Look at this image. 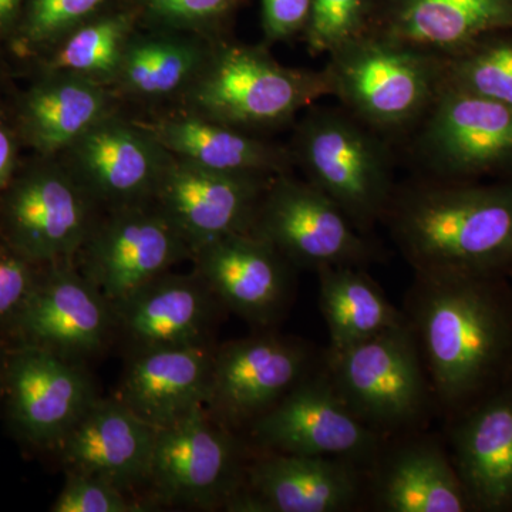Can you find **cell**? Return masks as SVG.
Here are the masks:
<instances>
[{
    "instance_id": "52a82bcc",
    "label": "cell",
    "mask_w": 512,
    "mask_h": 512,
    "mask_svg": "<svg viewBox=\"0 0 512 512\" xmlns=\"http://www.w3.org/2000/svg\"><path fill=\"white\" fill-rule=\"evenodd\" d=\"M245 448L234 430L195 407L170 426L157 429L144 484L151 497L171 507H224L247 474Z\"/></svg>"
},
{
    "instance_id": "603a6c76",
    "label": "cell",
    "mask_w": 512,
    "mask_h": 512,
    "mask_svg": "<svg viewBox=\"0 0 512 512\" xmlns=\"http://www.w3.org/2000/svg\"><path fill=\"white\" fill-rule=\"evenodd\" d=\"M222 305L194 275L158 276L113 305L116 329L140 350L204 345Z\"/></svg>"
},
{
    "instance_id": "5b68a950",
    "label": "cell",
    "mask_w": 512,
    "mask_h": 512,
    "mask_svg": "<svg viewBox=\"0 0 512 512\" xmlns=\"http://www.w3.org/2000/svg\"><path fill=\"white\" fill-rule=\"evenodd\" d=\"M330 382L350 412L384 440L420 431L436 406L409 322L342 352H325Z\"/></svg>"
},
{
    "instance_id": "ba28073f",
    "label": "cell",
    "mask_w": 512,
    "mask_h": 512,
    "mask_svg": "<svg viewBox=\"0 0 512 512\" xmlns=\"http://www.w3.org/2000/svg\"><path fill=\"white\" fill-rule=\"evenodd\" d=\"M249 232L272 245L295 269L365 268L380 256L328 195L289 173L272 178Z\"/></svg>"
},
{
    "instance_id": "4fadbf2b",
    "label": "cell",
    "mask_w": 512,
    "mask_h": 512,
    "mask_svg": "<svg viewBox=\"0 0 512 512\" xmlns=\"http://www.w3.org/2000/svg\"><path fill=\"white\" fill-rule=\"evenodd\" d=\"M369 468L335 457L262 451L225 505L235 512H346L367 493Z\"/></svg>"
},
{
    "instance_id": "30bf717a",
    "label": "cell",
    "mask_w": 512,
    "mask_h": 512,
    "mask_svg": "<svg viewBox=\"0 0 512 512\" xmlns=\"http://www.w3.org/2000/svg\"><path fill=\"white\" fill-rule=\"evenodd\" d=\"M325 363L308 342L275 333L232 340L214 350L207 409L237 431L274 407Z\"/></svg>"
},
{
    "instance_id": "d4e9b609",
    "label": "cell",
    "mask_w": 512,
    "mask_h": 512,
    "mask_svg": "<svg viewBox=\"0 0 512 512\" xmlns=\"http://www.w3.org/2000/svg\"><path fill=\"white\" fill-rule=\"evenodd\" d=\"M510 25L511 0H397L370 35L443 57Z\"/></svg>"
},
{
    "instance_id": "8992f818",
    "label": "cell",
    "mask_w": 512,
    "mask_h": 512,
    "mask_svg": "<svg viewBox=\"0 0 512 512\" xmlns=\"http://www.w3.org/2000/svg\"><path fill=\"white\" fill-rule=\"evenodd\" d=\"M325 70L292 69L264 50L222 46L195 77L194 114L251 133L286 126L330 96Z\"/></svg>"
},
{
    "instance_id": "5bb4252c",
    "label": "cell",
    "mask_w": 512,
    "mask_h": 512,
    "mask_svg": "<svg viewBox=\"0 0 512 512\" xmlns=\"http://www.w3.org/2000/svg\"><path fill=\"white\" fill-rule=\"evenodd\" d=\"M272 178L222 173L171 157L153 197L195 254L217 239L249 231Z\"/></svg>"
},
{
    "instance_id": "ac0fdd59",
    "label": "cell",
    "mask_w": 512,
    "mask_h": 512,
    "mask_svg": "<svg viewBox=\"0 0 512 512\" xmlns=\"http://www.w3.org/2000/svg\"><path fill=\"white\" fill-rule=\"evenodd\" d=\"M448 420V454L473 511H512V380Z\"/></svg>"
},
{
    "instance_id": "f1b7e54d",
    "label": "cell",
    "mask_w": 512,
    "mask_h": 512,
    "mask_svg": "<svg viewBox=\"0 0 512 512\" xmlns=\"http://www.w3.org/2000/svg\"><path fill=\"white\" fill-rule=\"evenodd\" d=\"M207 59L197 46L174 40H143L126 46L117 73L130 92L161 97L195 80Z\"/></svg>"
},
{
    "instance_id": "cb8c5ba5",
    "label": "cell",
    "mask_w": 512,
    "mask_h": 512,
    "mask_svg": "<svg viewBox=\"0 0 512 512\" xmlns=\"http://www.w3.org/2000/svg\"><path fill=\"white\" fill-rule=\"evenodd\" d=\"M212 356L207 343L140 350L117 399L156 429L170 426L195 407L207 406Z\"/></svg>"
},
{
    "instance_id": "484cf974",
    "label": "cell",
    "mask_w": 512,
    "mask_h": 512,
    "mask_svg": "<svg viewBox=\"0 0 512 512\" xmlns=\"http://www.w3.org/2000/svg\"><path fill=\"white\" fill-rule=\"evenodd\" d=\"M148 131L175 158L208 170L275 177L293 164L289 148L197 114L161 121Z\"/></svg>"
},
{
    "instance_id": "44dd1931",
    "label": "cell",
    "mask_w": 512,
    "mask_h": 512,
    "mask_svg": "<svg viewBox=\"0 0 512 512\" xmlns=\"http://www.w3.org/2000/svg\"><path fill=\"white\" fill-rule=\"evenodd\" d=\"M90 200L79 181L47 171L20 183L6 204V224L22 258L56 261L83 248L92 232Z\"/></svg>"
},
{
    "instance_id": "ab89813d",
    "label": "cell",
    "mask_w": 512,
    "mask_h": 512,
    "mask_svg": "<svg viewBox=\"0 0 512 512\" xmlns=\"http://www.w3.org/2000/svg\"><path fill=\"white\" fill-rule=\"evenodd\" d=\"M3 370H5V366H2V363H0V392L3 389Z\"/></svg>"
},
{
    "instance_id": "d6986e66",
    "label": "cell",
    "mask_w": 512,
    "mask_h": 512,
    "mask_svg": "<svg viewBox=\"0 0 512 512\" xmlns=\"http://www.w3.org/2000/svg\"><path fill=\"white\" fill-rule=\"evenodd\" d=\"M367 491L382 512L473 511L450 454L421 431L384 441L369 468Z\"/></svg>"
},
{
    "instance_id": "6da1fadb",
    "label": "cell",
    "mask_w": 512,
    "mask_h": 512,
    "mask_svg": "<svg viewBox=\"0 0 512 512\" xmlns=\"http://www.w3.org/2000/svg\"><path fill=\"white\" fill-rule=\"evenodd\" d=\"M404 315L447 419L512 380V286L503 274H414Z\"/></svg>"
},
{
    "instance_id": "3957f363",
    "label": "cell",
    "mask_w": 512,
    "mask_h": 512,
    "mask_svg": "<svg viewBox=\"0 0 512 512\" xmlns=\"http://www.w3.org/2000/svg\"><path fill=\"white\" fill-rule=\"evenodd\" d=\"M289 153L305 180L338 204L363 234L383 222L396 190L387 138L340 104H313L296 124Z\"/></svg>"
},
{
    "instance_id": "8d00e7d4",
    "label": "cell",
    "mask_w": 512,
    "mask_h": 512,
    "mask_svg": "<svg viewBox=\"0 0 512 512\" xmlns=\"http://www.w3.org/2000/svg\"><path fill=\"white\" fill-rule=\"evenodd\" d=\"M157 13L180 22H200L221 15L232 0H147Z\"/></svg>"
},
{
    "instance_id": "1f68e13d",
    "label": "cell",
    "mask_w": 512,
    "mask_h": 512,
    "mask_svg": "<svg viewBox=\"0 0 512 512\" xmlns=\"http://www.w3.org/2000/svg\"><path fill=\"white\" fill-rule=\"evenodd\" d=\"M367 0H312L305 29L311 55H330L339 47L369 35Z\"/></svg>"
},
{
    "instance_id": "9c48e42d",
    "label": "cell",
    "mask_w": 512,
    "mask_h": 512,
    "mask_svg": "<svg viewBox=\"0 0 512 512\" xmlns=\"http://www.w3.org/2000/svg\"><path fill=\"white\" fill-rule=\"evenodd\" d=\"M421 177L458 181L512 163V107L441 84L412 131Z\"/></svg>"
},
{
    "instance_id": "74e56055",
    "label": "cell",
    "mask_w": 512,
    "mask_h": 512,
    "mask_svg": "<svg viewBox=\"0 0 512 512\" xmlns=\"http://www.w3.org/2000/svg\"><path fill=\"white\" fill-rule=\"evenodd\" d=\"M13 164V143L9 134L0 127V187L8 180Z\"/></svg>"
},
{
    "instance_id": "8fae6325",
    "label": "cell",
    "mask_w": 512,
    "mask_h": 512,
    "mask_svg": "<svg viewBox=\"0 0 512 512\" xmlns=\"http://www.w3.org/2000/svg\"><path fill=\"white\" fill-rule=\"evenodd\" d=\"M248 429L261 451L343 458L366 468L375 463L386 441L342 402L325 363Z\"/></svg>"
},
{
    "instance_id": "2e32d148",
    "label": "cell",
    "mask_w": 512,
    "mask_h": 512,
    "mask_svg": "<svg viewBox=\"0 0 512 512\" xmlns=\"http://www.w3.org/2000/svg\"><path fill=\"white\" fill-rule=\"evenodd\" d=\"M194 258L195 272L222 308L261 328L284 316L295 268L264 239L237 232L198 249Z\"/></svg>"
},
{
    "instance_id": "e0dca14e",
    "label": "cell",
    "mask_w": 512,
    "mask_h": 512,
    "mask_svg": "<svg viewBox=\"0 0 512 512\" xmlns=\"http://www.w3.org/2000/svg\"><path fill=\"white\" fill-rule=\"evenodd\" d=\"M10 323L22 343L69 359L100 352L116 329L111 303L86 276L70 268L39 279Z\"/></svg>"
},
{
    "instance_id": "d6a6232c",
    "label": "cell",
    "mask_w": 512,
    "mask_h": 512,
    "mask_svg": "<svg viewBox=\"0 0 512 512\" xmlns=\"http://www.w3.org/2000/svg\"><path fill=\"white\" fill-rule=\"evenodd\" d=\"M126 491L103 478L69 473L63 490L53 504L55 512H133L143 511Z\"/></svg>"
},
{
    "instance_id": "7402d4cb",
    "label": "cell",
    "mask_w": 512,
    "mask_h": 512,
    "mask_svg": "<svg viewBox=\"0 0 512 512\" xmlns=\"http://www.w3.org/2000/svg\"><path fill=\"white\" fill-rule=\"evenodd\" d=\"M157 429L119 399H99L57 444L69 473L103 478L127 491L144 484Z\"/></svg>"
},
{
    "instance_id": "7a4b0ae2",
    "label": "cell",
    "mask_w": 512,
    "mask_h": 512,
    "mask_svg": "<svg viewBox=\"0 0 512 512\" xmlns=\"http://www.w3.org/2000/svg\"><path fill=\"white\" fill-rule=\"evenodd\" d=\"M414 274H504L512 266V184L420 177L396 185L383 218Z\"/></svg>"
},
{
    "instance_id": "4dcf8cb0",
    "label": "cell",
    "mask_w": 512,
    "mask_h": 512,
    "mask_svg": "<svg viewBox=\"0 0 512 512\" xmlns=\"http://www.w3.org/2000/svg\"><path fill=\"white\" fill-rule=\"evenodd\" d=\"M126 29L124 20L106 19L77 30L60 49L56 66L89 79L116 73L126 49Z\"/></svg>"
},
{
    "instance_id": "f35d334b",
    "label": "cell",
    "mask_w": 512,
    "mask_h": 512,
    "mask_svg": "<svg viewBox=\"0 0 512 512\" xmlns=\"http://www.w3.org/2000/svg\"><path fill=\"white\" fill-rule=\"evenodd\" d=\"M15 5L16 0H0V23L8 18L10 12L15 8Z\"/></svg>"
},
{
    "instance_id": "83f0119b",
    "label": "cell",
    "mask_w": 512,
    "mask_h": 512,
    "mask_svg": "<svg viewBox=\"0 0 512 512\" xmlns=\"http://www.w3.org/2000/svg\"><path fill=\"white\" fill-rule=\"evenodd\" d=\"M109 99L89 77L70 73L37 89L28 103L33 140L43 151L70 148L106 119Z\"/></svg>"
},
{
    "instance_id": "277c9868",
    "label": "cell",
    "mask_w": 512,
    "mask_h": 512,
    "mask_svg": "<svg viewBox=\"0 0 512 512\" xmlns=\"http://www.w3.org/2000/svg\"><path fill=\"white\" fill-rule=\"evenodd\" d=\"M330 96L380 136L412 133L436 99L441 57L366 35L328 55Z\"/></svg>"
},
{
    "instance_id": "e575fe53",
    "label": "cell",
    "mask_w": 512,
    "mask_h": 512,
    "mask_svg": "<svg viewBox=\"0 0 512 512\" xmlns=\"http://www.w3.org/2000/svg\"><path fill=\"white\" fill-rule=\"evenodd\" d=\"M37 281L28 259L0 258V322L13 319L32 295Z\"/></svg>"
},
{
    "instance_id": "9a60e30c",
    "label": "cell",
    "mask_w": 512,
    "mask_h": 512,
    "mask_svg": "<svg viewBox=\"0 0 512 512\" xmlns=\"http://www.w3.org/2000/svg\"><path fill=\"white\" fill-rule=\"evenodd\" d=\"M3 389L13 427L42 447L57 446L97 397L73 359L28 343L9 356Z\"/></svg>"
},
{
    "instance_id": "7c38bea8",
    "label": "cell",
    "mask_w": 512,
    "mask_h": 512,
    "mask_svg": "<svg viewBox=\"0 0 512 512\" xmlns=\"http://www.w3.org/2000/svg\"><path fill=\"white\" fill-rule=\"evenodd\" d=\"M83 247V275L111 306L194 256L164 212L141 202L117 208L110 220L92 229Z\"/></svg>"
},
{
    "instance_id": "ffe728a7",
    "label": "cell",
    "mask_w": 512,
    "mask_h": 512,
    "mask_svg": "<svg viewBox=\"0 0 512 512\" xmlns=\"http://www.w3.org/2000/svg\"><path fill=\"white\" fill-rule=\"evenodd\" d=\"M76 180L94 200L117 208L153 197L171 157L150 131L109 117L73 144Z\"/></svg>"
},
{
    "instance_id": "836d02e7",
    "label": "cell",
    "mask_w": 512,
    "mask_h": 512,
    "mask_svg": "<svg viewBox=\"0 0 512 512\" xmlns=\"http://www.w3.org/2000/svg\"><path fill=\"white\" fill-rule=\"evenodd\" d=\"M103 0H35L32 19H30V37L33 40H46L70 28Z\"/></svg>"
},
{
    "instance_id": "d590c367",
    "label": "cell",
    "mask_w": 512,
    "mask_h": 512,
    "mask_svg": "<svg viewBox=\"0 0 512 512\" xmlns=\"http://www.w3.org/2000/svg\"><path fill=\"white\" fill-rule=\"evenodd\" d=\"M265 32L269 40H285L305 32L312 0H262Z\"/></svg>"
},
{
    "instance_id": "4316f807",
    "label": "cell",
    "mask_w": 512,
    "mask_h": 512,
    "mask_svg": "<svg viewBox=\"0 0 512 512\" xmlns=\"http://www.w3.org/2000/svg\"><path fill=\"white\" fill-rule=\"evenodd\" d=\"M316 274L320 312L329 330V352H342L406 322L404 312L360 266H336Z\"/></svg>"
},
{
    "instance_id": "f546056e",
    "label": "cell",
    "mask_w": 512,
    "mask_h": 512,
    "mask_svg": "<svg viewBox=\"0 0 512 512\" xmlns=\"http://www.w3.org/2000/svg\"><path fill=\"white\" fill-rule=\"evenodd\" d=\"M441 84L512 107V42L471 43L441 57Z\"/></svg>"
}]
</instances>
